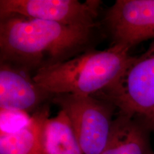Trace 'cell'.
<instances>
[{
	"mask_svg": "<svg viewBox=\"0 0 154 154\" xmlns=\"http://www.w3.org/2000/svg\"><path fill=\"white\" fill-rule=\"evenodd\" d=\"M94 28L67 26L20 15L0 22V59L29 74L88 50Z\"/></svg>",
	"mask_w": 154,
	"mask_h": 154,
	"instance_id": "cell-1",
	"label": "cell"
},
{
	"mask_svg": "<svg viewBox=\"0 0 154 154\" xmlns=\"http://www.w3.org/2000/svg\"><path fill=\"white\" fill-rule=\"evenodd\" d=\"M129 48L113 44L104 50L88 49L68 60L34 73L36 84L54 96H94L118 79L133 56Z\"/></svg>",
	"mask_w": 154,
	"mask_h": 154,
	"instance_id": "cell-2",
	"label": "cell"
},
{
	"mask_svg": "<svg viewBox=\"0 0 154 154\" xmlns=\"http://www.w3.org/2000/svg\"><path fill=\"white\" fill-rule=\"evenodd\" d=\"M106 101L119 114L140 121L154 134V42L131 60L118 79L93 96Z\"/></svg>",
	"mask_w": 154,
	"mask_h": 154,
	"instance_id": "cell-3",
	"label": "cell"
},
{
	"mask_svg": "<svg viewBox=\"0 0 154 154\" xmlns=\"http://www.w3.org/2000/svg\"><path fill=\"white\" fill-rule=\"evenodd\" d=\"M54 103L65 112L84 154H101L106 146L116 108L92 96L60 94Z\"/></svg>",
	"mask_w": 154,
	"mask_h": 154,
	"instance_id": "cell-4",
	"label": "cell"
},
{
	"mask_svg": "<svg viewBox=\"0 0 154 154\" xmlns=\"http://www.w3.org/2000/svg\"><path fill=\"white\" fill-rule=\"evenodd\" d=\"M99 1L1 0L0 18L20 15L67 26L95 28Z\"/></svg>",
	"mask_w": 154,
	"mask_h": 154,
	"instance_id": "cell-5",
	"label": "cell"
},
{
	"mask_svg": "<svg viewBox=\"0 0 154 154\" xmlns=\"http://www.w3.org/2000/svg\"><path fill=\"white\" fill-rule=\"evenodd\" d=\"M103 22L113 44L131 49L154 38V0H117Z\"/></svg>",
	"mask_w": 154,
	"mask_h": 154,
	"instance_id": "cell-6",
	"label": "cell"
},
{
	"mask_svg": "<svg viewBox=\"0 0 154 154\" xmlns=\"http://www.w3.org/2000/svg\"><path fill=\"white\" fill-rule=\"evenodd\" d=\"M0 109L36 112L54 96L36 84L29 73L10 63H0Z\"/></svg>",
	"mask_w": 154,
	"mask_h": 154,
	"instance_id": "cell-7",
	"label": "cell"
},
{
	"mask_svg": "<svg viewBox=\"0 0 154 154\" xmlns=\"http://www.w3.org/2000/svg\"><path fill=\"white\" fill-rule=\"evenodd\" d=\"M150 131L137 119L117 113L101 154H154Z\"/></svg>",
	"mask_w": 154,
	"mask_h": 154,
	"instance_id": "cell-8",
	"label": "cell"
},
{
	"mask_svg": "<svg viewBox=\"0 0 154 154\" xmlns=\"http://www.w3.org/2000/svg\"><path fill=\"white\" fill-rule=\"evenodd\" d=\"M49 118L47 105L32 113L29 123L12 134H0V154H44L43 131Z\"/></svg>",
	"mask_w": 154,
	"mask_h": 154,
	"instance_id": "cell-9",
	"label": "cell"
},
{
	"mask_svg": "<svg viewBox=\"0 0 154 154\" xmlns=\"http://www.w3.org/2000/svg\"><path fill=\"white\" fill-rule=\"evenodd\" d=\"M44 154H84L65 112L48 118L43 131Z\"/></svg>",
	"mask_w": 154,
	"mask_h": 154,
	"instance_id": "cell-10",
	"label": "cell"
},
{
	"mask_svg": "<svg viewBox=\"0 0 154 154\" xmlns=\"http://www.w3.org/2000/svg\"><path fill=\"white\" fill-rule=\"evenodd\" d=\"M0 134H12L26 126L31 121L32 116L29 113L17 111L1 109Z\"/></svg>",
	"mask_w": 154,
	"mask_h": 154,
	"instance_id": "cell-11",
	"label": "cell"
}]
</instances>
